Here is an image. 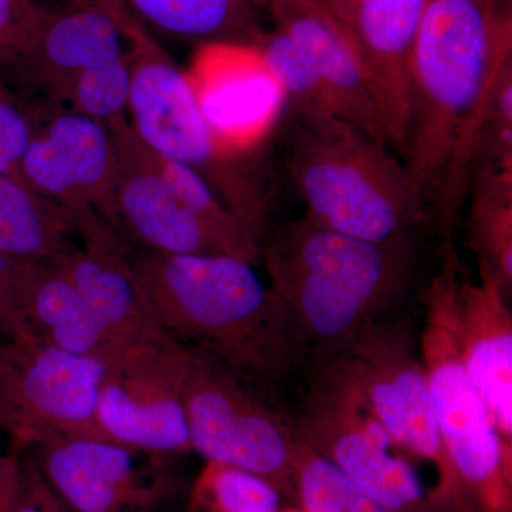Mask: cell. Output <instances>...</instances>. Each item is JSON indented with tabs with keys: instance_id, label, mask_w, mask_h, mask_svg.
Here are the masks:
<instances>
[{
	"instance_id": "cell-12",
	"label": "cell",
	"mask_w": 512,
	"mask_h": 512,
	"mask_svg": "<svg viewBox=\"0 0 512 512\" xmlns=\"http://www.w3.org/2000/svg\"><path fill=\"white\" fill-rule=\"evenodd\" d=\"M30 190L72 215L77 234L117 224V151L110 127L62 104L37 107L36 128L19 165Z\"/></svg>"
},
{
	"instance_id": "cell-8",
	"label": "cell",
	"mask_w": 512,
	"mask_h": 512,
	"mask_svg": "<svg viewBox=\"0 0 512 512\" xmlns=\"http://www.w3.org/2000/svg\"><path fill=\"white\" fill-rule=\"evenodd\" d=\"M190 350L185 412L191 451L205 461L254 474L281 494H295L291 419L269 406L252 384Z\"/></svg>"
},
{
	"instance_id": "cell-9",
	"label": "cell",
	"mask_w": 512,
	"mask_h": 512,
	"mask_svg": "<svg viewBox=\"0 0 512 512\" xmlns=\"http://www.w3.org/2000/svg\"><path fill=\"white\" fill-rule=\"evenodd\" d=\"M107 362L36 338L0 343V429L12 448L25 451L53 434L109 439L97 421Z\"/></svg>"
},
{
	"instance_id": "cell-2",
	"label": "cell",
	"mask_w": 512,
	"mask_h": 512,
	"mask_svg": "<svg viewBox=\"0 0 512 512\" xmlns=\"http://www.w3.org/2000/svg\"><path fill=\"white\" fill-rule=\"evenodd\" d=\"M161 328L249 384H278L308 365L285 303L254 264L228 255L128 252Z\"/></svg>"
},
{
	"instance_id": "cell-3",
	"label": "cell",
	"mask_w": 512,
	"mask_h": 512,
	"mask_svg": "<svg viewBox=\"0 0 512 512\" xmlns=\"http://www.w3.org/2000/svg\"><path fill=\"white\" fill-rule=\"evenodd\" d=\"M261 261L311 362L338 355L370 326L403 312L419 245L417 235L365 241L303 215L266 231Z\"/></svg>"
},
{
	"instance_id": "cell-24",
	"label": "cell",
	"mask_w": 512,
	"mask_h": 512,
	"mask_svg": "<svg viewBox=\"0 0 512 512\" xmlns=\"http://www.w3.org/2000/svg\"><path fill=\"white\" fill-rule=\"evenodd\" d=\"M468 197V241L480 271L493 275L512 291V173L480 170L474 174Z\"/></svg>"
},
{
	"instance_id": "cell-4",
	"label": "cell",
	"mask_w": 512,
	"mask_h": 512,
	"mask_svg": "<svg viewBox=\"0 0 512 512\" xmlns=\"http://www.w3.org/2000/svg\"><path fill=\"white\" fill-rule=\"evenodd\" d=\"M291 124L286 167L313 221L372 242L430 225L423 192L386 143L342 119Z\"/></svg>"
},
{
	"instance_id": "cell-22",
	"label": "cell",
	"mask_w": 512,
	"mask_h": 512,
	"mask_svg": "<svg viewBox=\"0 0 512 512\" xmlns=\"http://www.w3.org/2000/svg\"><path fill=\"white\" fill-rule=\"evenodd\" d=\"M76 224L59 205L12 175L0 173V252L47 262L73 247Z\"/></svg>"
},
{
	"instance_id": "cell-1",
	"label": "cell",
	"mask_w": 512,
	"mask_h": 512,
	"mask_svg": "<svg viewBox=\"0 0 512 512\" xmlns=\"http://www.w3.org/2000/svg\"><path fill=\"white\" fill-rule=\"evenodd\" d=\"M512 60V0H430L412 60L402 160L419 185L441 251L470 192L498 73Z\"/></svg>"
},
{
	"instance_id": "cell-28",
	"label": "cell",
	"mask_w": 512,
	"mask_h": 512,
	"mask_svg": "<svg viewBox=\"0 0 512 512\" xmlns=\"http://www.w3.org/2000/svg\"><path fill=\"white\" fill-rule=\"evenodd\" d=\"M131 70L127 50L123 55L90 67L70 89L64 106L110 127L127 119Z\"/></svg>"
},
{
	"instance_id": "cell-33",
	"label": "cell",
	"mask_w": 512,
	"mask_h": 512,
	"mask_svg": "<svg viewBox=\"0 0 512 512\" xmlns=\"http://www.w3.org/2000/svg\"><path fill=\"white\" fill-rule=\"evenodd\" d=\"M20 453L12 448L0 458V512H13L20 485Z\"/></svg>"
},
{
	"instance_id": "cell-10",
	"label": "cell",
	"mask_w": 512,
	"mask_h": 512,
	"mask_svg": "<svg viewBox=\"0 0 512 512\" xmlns=\"http://www.w3.org/2000/svg\"><path fill=\"white\" fill-rule=\"evenodd\" d=\"M191 350L168 333L127 343L104 370L97 421L110 440L175 458L190 453L185 382Z\"/></svg>"
},
{
	"instance_id": "cell-26",
	"label": "cell",
	"mask_w": 512,
	"mask_h": 512,
	"mask_svg": "<svg viewBox=\"0 0 512 512\" xmlns=\"http://www.w3.org/2000/svg\"><path fill=\"white\" fill-rule=\"evenodd\" d=\"M281 493L262 478L207 461L188 495L187 512H279Z\"/></svg>"
},
{
	"instance_id": "cell-15",
	"label": "cell",
	"mask_w": 512,
	"mask_h": 512,
	"mask_svg": "<svg viewBox=\"0 0 512 512\" xmlns=\"http://www.w3.org/2000/svg\"><path fill=\"white\" fill-rule=\"evenodd\" d=\"M110 130L117 151L114 207L119 229L154 254L228 255L248 261L180 200L161 173L156 154L141 143L128 119L111 124Z\"/></svg>"
},
{
	"instance_id": "cell-16",
	"label": "cell",
	"mask_w": 512,
	"mask_h": 512,
	"mask_svg": "<svg viewBox=\"0 0 512 512\" xmlns=\"http://www.w3.org/2000/svg\"><path fill=\"white\" fill-rule=\"evenodd\" d=\"M131 15L104 5L43 6L28 49L6 70L43 103L64 106L80 74L126 52L124 25Z\"/></svg>"
},
{
	"instance_id": "cell-30",
	"label": "cell",
	"mask_w": 512,
	"mask_h": 512,
	"mask_svg": "<svg viewBox=\"0 0 512 512\" xmlns=\"http://www.w3.org/2000/svg\"><path fill=\"white\" fill-rule=\"evenodd\" d=\"M40 264L0 252V332L8 340L33 338L23 322V309Z\"/></svg>"
},
{
	"instance_id": "cell-31",
	"label": "cell",
	"mask_w": 512,
	"mask_h": 512,
	"mask_svg": "<svg viewBox=\"0 0 512 512\" xmlns=\"http://www.w3.org/2000/svg\"><path fill=\"white\" fill-rule=\"evenodd\" d=\"M42 10L37 0H0V69H8L26 52Z\"/></svg>"
},
{
	"instance_id": "cell-34",
	"label": "cell",
	"mask_w": 512,
	"mask_h": 512,
	"mask_svg": "<svg viewBox=\"0 0 512 512\" xmlns=\"http://www.w3.org/2000/svg\"><path fill=\"white\" fill-rule=\"evenodd\" d=\"M330 12L345 26L352 36L353 22H355L357 6L360 0H323Z\"/></svg>"
},
{
	"instance_id": "cell-20",
	"label": "cell",
	"mask_w": 512,
	"mask_h": 512,
	"mask_svg": "<svg viewBox=\"0 0 512 512\" xmlns=\"http://www.w3.org/2000/svg\"><path fill=\"white\" fill-rule=\"evenodd\" d=\"M430 0H360L352 39L382 111L390 147L402 153L410 103V60Z\"/></svg>"
},
{
	"instance_id": "cell-14",
	"label": "cell",
	"mask_w": 512,
	"mask_h": 512,
	"mask_svg": "<svg viewBox=\"0 0 512 512\" xmlns=\"http://www.w3.org/2000/svg\"><path fill=\"white\" fill-rule=\"evenodd\" d=\"M185 72L224 156L238 160L254 151L284 114V89L258 46L234 42L198 46Z\"/></svg>"
},
{
	"instance_id": "cell-7",
	"label": "cell",
	"mask_w": 512,
	"mask_h": 512,
	"mask_svg": "<svg viewBox=\"0 0 512 512\" xmlns=\"http://www.w3.org/2000/svg\"><path fill=\"white\" fill-rule=\"evenodd\" d=\"M306 389L291 417L305 446L339 468L390 512H434L414 468L397 456L392 437L339 356L306 365Z\"/></svg>"
},
{
	"instance_id": "cell-5",
	"label": "cell",
	"mask_w": 512,
	"mask_h": 512,
	"mask_svg": "<svg viewBox=\"0 0 512 512\" xmlns=\"http://www.w3.org/2000/svg\"><path fill=\"white\" fill-rule=\"evenodd\" d=\"M460 271L457 254H441L440 271L420 293V356L448 467L441 512H510L512 456L498 439L461 355Z\"/></svg>"
},
{
	"instance_id": "cell-23",
	"label": "cell",
	"mask_w": 512,
	"mask_h": 512,
	"mask_svg": "<svg viewBox=\"0 0 512 512\" xmlns=\"http://www.w3.org/2000/svg\"><path fill=\"white\" fill-rule=\"evenodd\" d=\"M134 16L167 35L194 42L256 45L264 35L248 0H126Z\"/></svg>"
},
{
	"instance_id": "cell-29",
	"label": "cell",
	"mask_w": 512,
	"mask_h": 512,
	"mask_svg": "<svg viewBox=\"0 0 512 512\" xmlns=\"http://www.w3.org/2000/svg\"><path fill=\"white\" fill-rule=\"evenodd\" d=\"M37 109L0 76V173L19 178V165L36 128Z\"/></svg>"
},
{
	"instance_id": "cell-36",
	"label": "cell",
	"mask_w": 512,
	"mask_h": 512,
	"mask_svg": "<svg viewBox=\"0 0 512 512\" xmlns=\"http://www.w3.org/2000/svg\"><path fill=\"white\" fill-rule=\"evenodd\" d=\"M0 433H2V429H0ZM0 458H2V456H0Z\"/></svg>"
},
{
	"instance_id": "cell-27",
	"label": "cell",
	"mask_w": 512,
	"mask_h": 512,
	"mask_svg": "<svg viewBox=\"0 0 512 512\" xmlns=\"http://www.w3.org/2000/svg\"><path fill=\"white\" fill-rule=\"evenodd\" d=\"M293 480L305 512H390L298 439Z\"/></svg>"
},
{
	"instance_id": "cell-32",
	"label": "cell",
	"mask_w": 512,
	"mask_h": 512,
	"mask_svg": "<svg viewBox=\"0 0 512 512\" xmlns=\"http://www.w3.org/2000/svg\"><path fill=\"white\" fill-rule=\"evenodd\" d=\"M13 512H72L57 497L28 451L20 453V485Z\"/></svg>"
},
{
	"instance_id": "cell-21",
	"label": "cell",
	"mask_w": 512,
	"mask_h": 512,
	"mask_svg": "<svg viewBox=\"0 0 512 512\" xmlns=\"http://www.w3.org/2000/svg\"><path fill=\"white\" fill-rule=\"evenodd\" d=\"M23 322L33 338L76 355L110 360L120 349L104 335L80 293L52 261L39 266Z\"/></svg>"
},
{
	"instance_id": "cell-6",
	"label": "cell",
	"mask_w": 512,
	"mask_h": 512,
	"mask_svg": "<svg viewBox=\"0 0 512 512\" xmlns=\"http://www.w3.org/2000/svg\"><path fill=\"white\" fill-rule=\"evenodd\" d=\"M130 60L128 116L141 143L157 156L200 173L232 214L261 244L268 231V208L234 158L221 153L192 92L187 72L158 45L137 16L124 25Z\"/></svg>"
},
{
	"instance_id": "cell-25",
	"label": "cell",
	"mask_w": 512,
	"mask_h": 512,
	"mask_svg": "<svg viewBox=\"0 0 512 512\" xmlns=\"http://www.w3.org/2000/svg\"><path fill=\"white\" fill-rule=\"evenodd\" d=\"M255 46L284 89L292 117L306 121L342 119L328 86L285 33L278 29L264 32Z\"/></svg>"
},
{
	"instance_id": "cell-18",
	"label": "cell",
	"mask_w": 512,
	"mask_h": 512,
	"mask_svg": "<svg viewBox=\"0 0 512 512\" xmlns=\"http://www.w3.org/2000/svg\"><path fill=\"white\" fill-rule=\"evenodd\" d=\"M278 30L298 46L328 86L342 120L390 147L355 42L323 0H265Z\"/></svg>"
},
{
	"instance_id": "cell-17",
	"label": "cell",
	"mask_w": 512,
	"mask_h": 512,
	"mask_svg": "<svg viewBox=\"0 0 512 512\" xmlns=\"http://www.w3.org/2000/svg\"><path fill=\"white\" fill-rule=\"evenodd\" d=\"M80 238L82 247L73 245L52 262L80 293L110 342L123 348L167 333L138 284L120 232L104 227Z\"/></svg>"
},
{
	"instance_id": "cell-19",
	"label": "cell",
	"mask_w": 512,
	"mask_h": 512,
	"mask_svg": "<svg viewBox=\"0 0 512 512\" xmlns=\"http://www.w3.org/2000/svg\"><path fill=\"white\" fill-rule=\"evenodd\" d=\"M510 293L488 272L460 281L457 328L468 375L501 444L512 456V312Z\"/></svg>"
},
{
	"instance_id": "cell-35",
	"label": "cell",
	"mask_w": 512,
	"mask_h": 512,
	"mask_svg": "<svg viewBox=\"0 0 512 512\" xmlns=\"http://www.w3.org/2000/svg\"><path fill=\"white\" fill-rule=\"evenodd\" d=\"M66 2L67 5H104L117 13L131 12L126 0H66Z\"/></svg>"
},
{
	"instance_id": "cell-13",
	"label": "cell",
	"mask_w": 512,
	"mask_h": 512,
	"mask_svg": "<svg viewBox=\"0 0 512 512\" xmlns=\"http://www.w3.org/2000/svg\"><path fill=\"white\" fill-rule=\"evenodd\" d=\"M25 451L72 512H160L180 494L174 458L110 439L53 434Z\"/></svg>"
},
{
	"instance_id": "cell-11",
	"label": "cell",
	"mask_w": 512,
	"mask_h": 512,
	"mask_svg": "<svg viewBox=\"0 0 512 512\" xmlns=\"http://www.w3.org/2000/svg\"><path fill=\"white\" fill-rule=\"evenodd\" d=\"M335 356L348 366L394 444L436 466L440 484L430 504L434 512H441L448 467L420 356L419 332L402 312L370 326Z\"/></svg>"
}]
</instances>
